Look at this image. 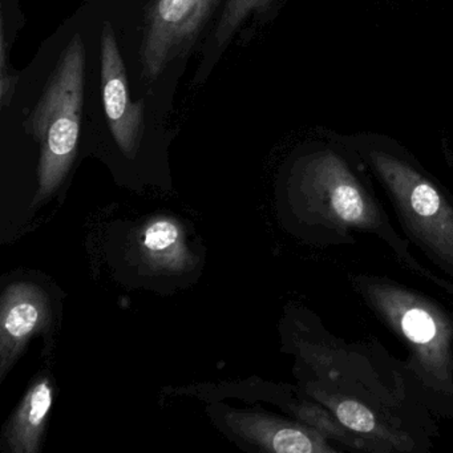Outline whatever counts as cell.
<instances>
[{"instance_id": "cell-10", "label": "cell", "mask_w": 453, "mask_h": 453, "mask_svg": "<svg viewBox=\"0 0 453 453\" xmlns=\"http://www.w3.org/2000/svg\"><path fill=\"white\" fill-rule=\"evenodd\" d=\"M142 257L153 272L171 274L187 270L192 256L181 225L165 217L148 222L142 230Z\"/></svg>"}, {"instance_id": "cell-7", "label": "cell", "mask_w": 453, "mask_h": 453, "mask_svg": "<svg viewBox=\"0 0 453 453\" xmlns=\"http://www.w3.org/2000/svg\"><path fill=\"white\" fill-rule=\"evenodd\" d=\"M50 302L31 283H15L4 290L0 312V379L9 372L31 336L46 327Z\"/></svg>"}, {"instance_id": "cell-5", "label": "cell", "mask_w": 453, "mask_h": 453, "mask_svg": "<svg viewBox=\"0 0 453 453\" xmlns=\"http://www.w3.org/2000/svg\"><path fill=\"white\" fill-rule=\"evenodd\" d=\"M219 4V0H153L140 50L145 81H156L192 49Z\"/></svg>"}, {"instance_id": "cell-6", "label": "cell", "mask_w": 453, "mask_h": 453, "mask_svg": "<svg viewBox=\"0 0 453 453\" xmlns=\"http://www.w3.org/2000/svg\"><path fill=\"white\" fill-rule=\"evenodd\" d=\"M102 94L113 139L121 152L132 158L144 131V108L129 97L126 65L110 23H105L102 33Z\"/></svg>"}, {"instance_id": "cell-1", "label": "cell", "mask_w": 453, "mask_h": 453, "mask_svg": "<svg viewBox=\"0 0 453 453\" xmlns=\"http://www.w3.org/2000/svg\"><path fill=\"white\" fill-rule=\"evenodd\" d=\"M363 169L357 156L354 158L331 147L299 158L288 181V201L296 219L322 245H349L357 242V235H372L407 269L453 294V283L411 253L410 242L395 229Z\"/></svg>"}, {"instance_id": "cell-11", "label": "cell", "mask_w": 453, "mask_h": 453, "mask_svg": "<svg viewBox=\"0 0 453 453\" xmlns=\"http://www.w3.org/2000/svg\"><path fill=\"white\" fill-rule=\"evenodd\" d=\"M272 0H226L224 12L216 28V42L219 47L226 46L238 28L251 17L264 12Z\"/></svg>"}, {"instance_id": "cell-4", "label": "cell", "mask_w": 453, "mask_h": 453, "mask_svg": "<svg viewBox=\"0 0 453 453\" xmlns=\"http://www.w3.org/2000/svg\"><path fill=\"white\" fill-rule=\"evenodd\" d=\"M84 103V46L73 36L31 115L41 144L36 203L57 192L76 157Z\"/></svg>"}, {"instance_id": "cell-12", "label": "cell", "mask_w": 453, "mask_h": 453, "mask_svg": "<svg viewBox=\"0 0 453 453\" xmlns=\"http://www.w3.org/2000/svg\"><path fill=\"white\" fill-rule=\"evenodd\" d=\"M2 62H0V68H2V81H0V99H2V105L7 107L12 103V96H14L15 88H17L18 78L12 75L7 70V42L6 31L2 30Z\"/></svg>"}, {"instance_id": "cell-3", "label": "cell", "mask_w": 453, "mask_h": 453, "mask_svg": "<svg viewBox=\"0 0 453 453\" xmlns=\"http://www.w3.org/2000/svg\"><path fill=\"white\" fill-rule=\"evenodd\" d=\"M354 150L383 188L408 242L453 283L452 196L399 145L365 140Z\"/></svg>"}, {"instance_id": "cell-2", "label": "cell", "mask_w": 453, "mask_h": 453, "mask_svg": "<svg viewBox=\"0 0 453 453\" xmlns=\"http://www.w3.org/2000/svg\"><path fill=\"white\" fill-rule=\"evenodd\" d=\"M351 282L407 349L403 372L418 399L453 418V314L436 299L389 278L357 274Z\"/></svg>"}, {"instance_id": "cell-9", "label": "cell", "mask_w": 453, "mask_h": 453, "mask_svg": "<svg viewBox=\"0 0 453 453\" xmlns=\"http://www.w3.org/2000/svg\"><path fill=\"white\" fill-rule=\"evenodd\" d=\"M52 386L49 379L36 381L4 432V439L14 453H36L52 407Z\"/></svg>"}, {"instance_id": "cell-8", "label": "cell", "mask_w": 453, "mask_h": 453, "mask_svg": "<svg viewBox=\"0 0 453 453\" xmlns=\"http://www.w3.org/2000/svg\"><path fill=\"white\" fill-rule=\"evenodd\" d=\"M225 421L238 436L270 452H336V448L328 444L326 434L302 421H288L249 411H230L225 415Z\"/></svg>"}]
</instances>
